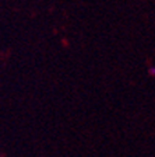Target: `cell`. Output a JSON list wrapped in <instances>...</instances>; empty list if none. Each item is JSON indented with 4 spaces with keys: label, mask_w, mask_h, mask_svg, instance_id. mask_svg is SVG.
Wrapping results in <instances>:
<instances>
[{
    "label": "cell",
    "mask_w": 155,
    "mask_h": 157,
    "mask_svg": "<svg viewBox=\"0 0 155 157\" xmlns=\"http://www.w3.org/2000/svg\"><path fill=\"white\" fill-rule=\"evenodd\" d=\"M149 73H151L152 76H155V67H151V70H149Z\"/></svg>",
    "instance_id": "1"
}]
</instances>
